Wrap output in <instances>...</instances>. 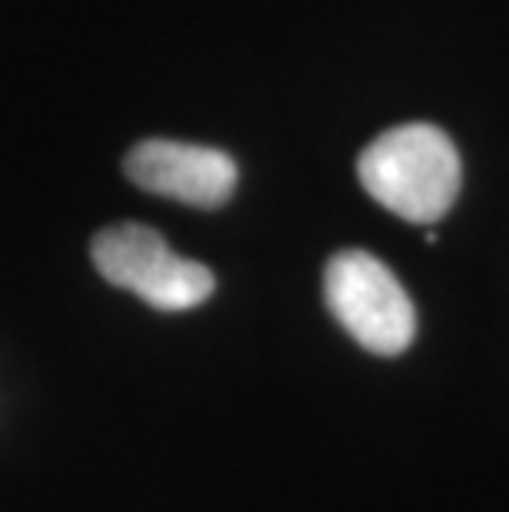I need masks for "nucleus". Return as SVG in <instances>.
<instances>
[{
  "label": "nucleus",
  "instance_id": "7ed1b4c3",
  "mask_svg": "<svg viewBox=\"0 0 509 512\" xmlns=\"http://www.w3.org/2000/svg\"><path fill=\"white\" fill-rule=\"evenodd\" d=\"M324 301L341 328L371 354H404L417 334V311L404 285L381 258L357 248L328 261Z\"/></svg>",
  "mask_w": 509,
  "mask_h": 512
},
{
  "label": "nucleus",
  "instance_id": "f257e3e1",
  "mask_svg": "<svg viewBox=\"0 0 509 512\" xmlns=\"http://www.w3.org/2000/svg\"><path fill=\"white\" fill-rule=\"evenodd\" d=\"M357 179L387 212L430 225L440 222L460 195V152L443 129L430 123L394 126L361 152Z\"/></svg>",
  "mask_w": 509,
  "mask_h": 512
},
{
  "label": "nucleus",
  "instance_id": "20e7f679",
  "mask_svg": "<svg viewBox=\"0 0 509 512\" xmlns=\"http://www.w3.org/2000/svg\"><path fill=\"white\" fill-rule=\"evenodd\" d=\"M126 176L143 192L176 199L196 209H219L232 199L238 166L222 149L146 139L126 152Z\"/></svg>",
  "mask_w": 509,
  "mask_h": 512
},
{
  "label": "nucleus",
  "instance_id": "f03ea898",
  "mask_svg": "<svg viewBox=\"0 0 509 512\" xmlns=\"http://www.w3.org/2000/svg\"><path fill=\"white\" fill-rule=\"evenodd\" d=\"M93 265L110 285L133 291L156 311H189L212 298L215 275L176 255L156 228L123 222L93 238Z\"/></svg>",
  "mask_w": 509,
  "mask_h": 512
}]
</instances>
